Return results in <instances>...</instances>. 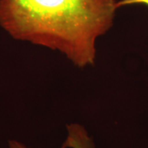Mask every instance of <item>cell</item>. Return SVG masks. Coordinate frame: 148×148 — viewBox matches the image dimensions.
Wrapping results in <instances>:
<instances>
[{"label": "cell", "mask_w": 148, "mask_h": 148, "mask_svg": "<svg viewBox=\"0 0 148 148\" xmlns=\"http://www.w3.org/2000/svg\"><path fill=\"white\" fill-rule=\"evenodd\" d=\"M116 0H0V26L16 40L58 50L76 66L95 63L97 39L112 27Z\"/></svg>", "instance_id": "1"}, {"label": "cell", "mask_w": 148, "mask_h": 148, "mask_svg": "<svg viewBox=\"0 0 148 148\" xmlns=\"http://www.w3.org/2000/svg\"><path fill=\"white\" fill-rule=\"evenodd\" d=\"M69 135L62 146V148H95L92 139L82 125L71 123L67 126ZM10 148H27L22 143L16 141L9 142Z\"/></svg>", "instance_id": "2"}, {"label": "cell", "mask_w": 148, "mask_h": 148, "mask_svg": "<svg viewBox=\"0 0 148 148\" xmlns=\"http://www.w3.org/2000/svg\"><path fill=\"white\" fill-rule=\"evenodd\" d=\"M134 4H142L148 7V0H119L117 2L118 8L127 5H134Z\"/></svg>", "instance_id": "3"}]
</instances>
